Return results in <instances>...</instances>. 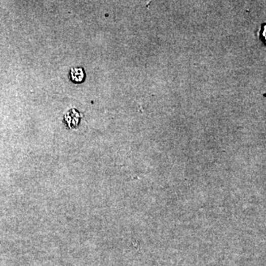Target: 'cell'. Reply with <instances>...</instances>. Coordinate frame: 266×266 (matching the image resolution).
<instances>
[{
    "mask_svg": "<svg viewBox=\"0 0 266 266\" xmlns=\"http://www.w3.org/2000/svg\"><path fill=\"white\" fill-rule=\"evenodd\" d=\"M70 75L72 81L75 82H82L85 78V73L82 68L72 69Z\"/></svg>",
    "mask_w": 266,
    "mask_h": 266,
    "instance_id": "cell-1",
    "label": "cell"
}]
</instances>
